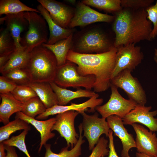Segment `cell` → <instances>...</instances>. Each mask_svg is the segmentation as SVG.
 <instances>
[{
  "label": "cell",
  "mask_w": 157,
  "mask_h": 157,
  "mask_svg": "<svg viewBox=\"0 0 157 157\" xmlns=\"http://www.w3.org/2000/svg\"><path fill=\"white\" fill-rule=\"evenodd\" d=\"M112 28L115 34V47L150 41L153 27L147 18L146 9L123 8L114 14Z\"/></svg>",
  "instance_id": "cell-1"
},
{
  "label": "cell",
  "mask_w": 157,
  "mask_h": 157,
  "mask_svg": "<svg viewBox=\"0 0 157 157\" xmlns=\"http://www.w3.org/2000/svg\"><path fill=\"white\" fill-rule=\"evenodd\" d=\"M117 51L115 47L108 52L100 53H79L70 50L67 60L77 65L78 72L80 75H94L96 81L94 91L101 92L110 87Z\"/></svg>",
  "instance_id": "cell-2"
},
{
  "label": "cell",
  "mask_w": 157,
  "mask_h": 157,
  "mask_svg": "<svg viewBox=\"0 0 157 157\" xmlns=\"http://www.w3.org/2000/svg\"><path fill=\"white\" fill-rule=\"evenodd\" d=\"M114 42L109 31L95 23L73 33L70 50L79 53H102L115 47Z\"/></svg>",
  "instance_id": "cell-3"
},
{
  "label": "cell",
  "mask_w": 157,
  "mask_h": 157,
  "mask_svg": "<svg viewBox=\"0 0 157 157\" xmlns=\"http://www.w3.org/2000/svg\"><path fill=\"white\" fill-rule=\"evenodd\" d=\"M58 67L53 53L42 44L32 50L25 68L32 82L50 83L54 81Z\"/></svg>",
  "instance_id": "cell-4"
},
{
  "label": "cell",
  "mask_w": 157,
  "mask_h": 157,
  "mask_svg": "<svg viewBox=\"0 0 157 157\" xmlns=\"http://www.w3.org/2000/svg\"><path fill=\"white\" fill-rule=\"evenodd\" d=\"M34 12L24 13L28 27L25 34L21 37L22 47L31 51L35 47L47 42L49 31L47 24L42 17Z\"/></svg>",
  "instance_id": "cell-5"
},
{
  "label": "cell",
  "mask_w": 157,
  "mask_h": 157,
  "mask_svg": "<svg viewBox=\"0 0 157 157\" xmlns=\"http://www.w3.org/2000/svg\"><path fill=\"white\" fill-rule=\"evenodd\" d=\"M95 81V76L93 75H80L78 72L77 65L67 61L65 64L58 67L53 82L59 86L65 88L83 87L91 90L93 88Z\"/></svg>",
  "instance_id": "cell-6"
},
{
  "label": "cell",
  "mask_w": 157,
  "mask_h": 157,
  "mask_svg": "<svg viewBox=\"0 0 157 157\" xmlns=\"http://www.w3.org/2000/svg\"><path fill=\"white\" fill-rule=\"evenodd\" d=\"M131 72L126 69L111 79V84L123 89L129 99L137 105L144 106L147 99L145 92L138 79L134 77Z\"/></svg>",
  "instance_id": "cell-7"
},
{
  "label": "cell",
  "mask_w": 157,
  "mask_h": 157,
  "mask_svg": "<svg viewBox=\"0 0 157 157\" xmlns=\"http://www.w3.org/2000/svg\"><path fill=\"white\" fill-rule=\"evenodd\" d=\"M110 87L111 94L108 101L104 104L97 106L96 110L102 117L106 119L113 115L122 119L137 105L134 101L123 97L115 86L111 84Z\"/></svg>",
  "instance_id": "cell-8"
},
{
  "label": "cell",
  "mask_w": 157,
  "mask_h": 157,
  "mask_svg": "<svg viewBox=\"0 0 157 157\" xmlns=\"http://www.w3.org/2000/svg\"><path fill=\"white\" fill-rule=\"evenodd\" d=\"M81 114L83 117L81 124L84 132L83 136L88 141L89 149L92 150L102 134H105L108 137L110 129L106 119L99 117L97 112L92 115L87 114L85 112Z\"/></svg>",
  "instance_id": "cell-9"
},
{
  "label": "cell",
  "mask_w": 157,
  "mask_h": 157,
  "mask_svg": "<svg viewBox=\"0 0 157 157\" xmlns=\"http://www.w3.org/2000/svg\"><path fill=\"white\" fill-rule=\"evenodd\" d=\"M135 44L122 45L117 48L116 61L111 79L124 69L132 72L141 63L144 55L140 47Z\"/></svg>",
  "instance_id": "cell-10"
},
{
  "label": "cell",
  "mask_w": 157,
  "mask_h": 157,
  "mask_svg": "<svg viewBox=\"0 0 157 157\" xmlns=\"http://www.w3.org/2000/svg\"><path fill=\"white\" fill-rule=\"evenodd\" d=\"M74 16L68 28H73L79 26L83 27L99 22H113L114 15L104 14L95 10L81 1H77Z\"/></svg>",
  "instance_id": "cell-11"
},
{
  "label": "cell",
  "mask_w": 157,
  "mask_h": 157,
  "mask_svg": "<svg viewBox=\"0 0 157 157\" xmlns=\"http://www.w3.org/2000/svg\"><path fill=\"white\" fill-rule=\"evenodd\" d=\"M79 113L69 110L57 114L56 122L51 131H56L66 140L67 146L73 148L77 143L79 137L74 127V120Z\"/></svg>",
  "instance_id": "cell-12"
},
{
  "label": "cell",
  "mask_w": 157,
  "mask_h": 157,
  "mask_svg": "<svg viewBox=\"0 0 157 157\" xmlns=\"http://www.w3.org/2000/svg\"><path fill=\"white\" fill-rule=\"evenodd\" d=\"M49 12L53 21L64 28H68L73 17L75 8L55 0H38Z\"/></svg>",
  "instance_id": "cell-13"
},
{
  "label": "cell",
  "mask_w": 157,
  "mask_h": 157,
  "mask_svg": "<svg viewBox=\"0 0 157 157\" xmlns=\"http://www.w3.org/2000/svg\"><path fill=\"white\" fill-rule=\"evenodd\" d=\"M98 94L90 98L87 101L79 104L72 103L68 106H61L56 104L52 107L47 108L43 113L36 117L38 120L46 119L49 116L62 113L67 111L73 110L77 111L80 114L88 111L90 112H94L96 108L100 106L103 102L102 98H99Z\"/></svg>",
  "instance_id": "cell-14"
},
{
  "label": "cell",
  "mask_w": 157,
  "mask_h": 157,
  "mask_svg": "<svg viewBox=\"0 0 157 157\" xmlns=\"http://www.w3.org/2000/svg\"><path fill=\"white\" fill-rule=\"evenodd\" d=\"M151 107L137 105L122 119L124 125H131L139 123L145 126L149 131H157V118L154 117L157 115V110L150 111Z\"/></svg>",
  "instance_id": "cell-15"
},
{
  "label": "cell",
  "mask_w": 157,
  "mask_h": 157,
  "mask_svg": "<svg viewBox=\"0 0 157 157\" xmlns=\"http://www.w3.org/2000/svg\"><path fill=\"white\" fill-rule=\"evenodd\" d=\"M131 126L136 133L135 140L137 152L157 156V137L155 133L136 123Z\"/></svg>",
  "instance_id": "cell-16"
},
{
  "label": "cell",
  "mask_w": 157,
  "mask_h": 157,
  "mask_svg": "<svg viewBox=\"0 0 157 157\" xmlns=\"http://www.w3.org/2000/svg\"><path fill=\"white\" fill-rule=\"evenodd\" d=\"M109 127L122 143V149L121 152L122 157H130L129 151L132 148H136L135 140L132 134L129 133L124 127L122 119L115 115L106 118Z\"/></svg>",
  "instance_id": "cell-17"
},
{
  "label": "cell",
  "mask_w": 157,
  "mask_h": 157,
  "mask_svg": "<svg viewBox=\"0 0 157 157\" xmlns=\"http://www.w3.org/2000/svg\"><path fill=\"white\" fill-rule=\"evenodd\" d=\"M24 12L5 15L0 19V24L4 23L15 41L16 49L23 48L20 44L22 33L28 30V23L24 16Z\"/></svg>",
  "instance_id": "cell-18"
},
{
  "label": "cell",
  "mask_w": 157,
  "mask_h": 157,
  "mask_svg": "<svg viewBox=\"0 0 157 157\" xmlns=\"http://www.w3.org/2000/svg\"><path fill=\"white\" fill-rule=\"evenodd\" d=\"M15 119H19L33 126L40 133V142L38 152H40L43 146L49 139L54 137L55 134L51 132L52 127L56 122L55 117H52L44 121L40 120L24 114L22 112L16 113Z\"/></svg>",
  "instance_id": "cell-19"
},
{
  "label": "cell",
  "mask_w": 157,
  "mask_h": 157,
  "mask_svg": "<svg viewBox=\"0 0 157 157\" xmlns=\"http://www.w3.org/2000/svg\"><path fill=\"white\" fill-rule=\"evenodd\" d=\"M40 13L45 19L47 24L49 36L47 43L52 44L62 40L68 38L75 31L74 28H64L60 26L53 20L49 12L42 5L37 7Z\"/></svg>",
  "instance_id": "cell-20"
},
{
  "label": "cell",
  "mask_w": 157,
  "mask_h": 157,
  "mask_svg": "<svg viewBox=\"0 0 157 157\" xmlns=\"http://www.w3.org/2000/svg\"><path fill=\"white\" fill-rule=\"evenodd\" d=\"M49 83L56 95L58 104L60 105L66 106L71 100L76 98H90L97 94L94 91L80 88H77L76 91H72L59 86L53 81Z\"/></svg>",
  "instance_id": "cell-21"
},
{
  "label": "cell",
  "mask_w": 157,
  "mask_h": 157,
  "mask_svg": "<svg viewBox=\"0 0 157 157\" xmlns=\"http://www.w3.org/2000/svg\"><path fill=\"white\" fill-rule=\"evenodd\" d=\"M0 122L5 125L10 122L12 114L22 111L24 103L16 99L11 93L0 94Z\"/></svg>",
  "instance_id": "cell-22"
},
{
  "label": "cell",
  "mask_w": 157,
  "mask_h": 157,
  "mask_svg": "<svg viewBox=\"0 0 157 157\" xmlns=\"http://www.w3.org/2000/svg\"><path fill=\"white\" fill-rule=\"evenodd\" d=\"M28 85L34 90L47 108L58 104L57 97L49 83L31 82Z\"/></svg>",
  "instance_id": "cell-23"
},
{
  "label": "cell",
  "mask_w": 157,
  "mask_h": 157,
  "mask_svg": "<svg viewBox=\"0 0 157 157\" xmlns=\"http://www.w3.org/2000/svg\"><path fill=\"white\" fill-rule=\"evenodd\" d=\"M31 52L23 47L16 49L7 63L0 68L1 73L4 75L15 69L25 68L30 58Z\"/></svg>",
  "instance_id": "cell-24"
},
{
  "label": "cell",
  "mask_w": 157,
  "mask_h": 157,
  "mask_svg": "<svg viewBox=\"0 0 157 157\" xmlns=\"http://www.w3.org/2000/svg\"><path fill=\"white\" fill-rule=\"evenodd\" d=\"M73 34L68 38L60 40L54 44L43 43L42 45L50 50L54 55L58 67L65 64L67 62V57L71 49Z\"/></svg>",
  "instance_id": "cell-25"
},
{
  "label": "cell",
  "mask_w": 157,
  "mask_h": 157,
  "mask_svg": "<svg viewBox=\"0 0 157 157\" xmlns=\"http://www.w3.org/2000/svg\"><path fill=\"white\" fill-rule=\"evenodd\" d=\"M78 128L79 137L77 143L73 148L68 150L69 147L67 146L62 149L60 152L57 154L51 151L50 144H46L44 146L46 150L44 157H80L81 154V146L85 140L82 135L83 130L81 123L78 126Z\"/></svg>",
  "instance_id": "cell-26"
},
{
  "label": "cell",
  "mask_w": 157,
  "mask_h": 157,
  "mask_svg": "<svg viewBox=\"0 0 157 157\" xmlns=\"http://www.w3.org/2000/svg\"><path fill=\"white\" fill-rule=\"evenodd\" d=\"M26 12L40 13L37 9L30 7L19 0H1L0 15L16 14Z\"/></svg>",
  "instance_id": "cell-27"
},
{
  "label": "cell",
  "mask_w": 157,
  "mask_h": 157,
  "mask_svg": "<svg viewBox=\"0 0 157 157\" xmlns=\"http://www.w3.org/2000/svg\"><path fill=\"white\" fill-rule=\"evenodd\" d=\"M30 129L28 123L21 119H15L0 128V143L9 139L11 135L17 131H29Z\"/></svg>",
  "instance_id": "cell-28"
},
{
  "label": "cell",
  "mask_w": 157,
  "mask_h": 157,
  "mask_svg": "<svg viewBox=\"0 0 157 157\" xmlns=\"http://www.w3.org/2000/svg\"><path fill=\"white\" fill-rule=\"evenodd\" d=\"M81 1L89 6L113 14L122 9L121 0H83Z\"/></svg>",
  "instance_id": "cell-29"
},
{
  "label": "cell",
  "mask_w": 157,
  "mask_h": 157,
  "mask_svg": "<svg viewBox=\"0 0 157 157\" xmlns=\"http://www.w3.org/2000/svg\"><path fill=\"white\" fill-rule=\"evenodd\" d=\"M46 108L38 96L33 97L24 103L22 111L28 117L35 118L43 113Z\"/></svg>",
  "instance_id": "cell-30"
},
{
  "label": "cell",
  "mask_w": 157,
  "mask_h": 157,
  "mask_svg": "<svg viewBox=\"0 0 157 157\" xmlns=\"http://www.w3.org/2000/svg\"><path fill=\"white\" fill-rule=\"evenodd\" d=\"M2 75L17 85H28L32 82L29 73L26 68L15 69Z\"/></svg>",
  "instance_id": "cell-31"
},
{
  "label": "cell",
  "mask_w": 157,
  "mask_h": 157,
  "mask_svg": "<svg viewBox=\"0 0 157 157\" xmlns=\"http://www.w3.org/2000/svg\"><path fill=\"white\" fill-rule=\"evenodd\" d=\"M16 49L15 41L10 32L6 28L1 29L0 55L14 51Z\"/></svg>",
  "instance_id": "cell-32"
},
{
  "label": "cell",
  "mask_w": 157,
  "mask_h": 157,
  "mask_svg": "<svg viewBox=\"0 0 157 157\" xmlns=\"http://www.w3.org/2000/svg\"><path fill=\"white\" fill-rule=\"evenodd\" d=\"M11 93L16 99L23 103L38 96L34 90L27 85H17Z\"/></svg>",
  "instance_id": "cell-33"
},
{
  "label": "cell",
  "mask_w": 157,
  "mask_h": 157,
  "mask_svg": "<svg viewBox=\"0 0 157 157\" xmlns=\"http://www.w3.org/2000/svg\"><path fill=\"white\" fill-rule=\"evenodd\" d=\"M29 131L24 130L19 134L13 136L10 138L3 142L5 145L16 147L24 153L27 157H31L28 153L25 142L26 136Z\"/></svg>",
  "instance_id": "cell-34"
},
{
  "label": "cell",
  "mask_w": 157,
  "mask_h": 157,
  "mask_svg": "<svg viewBox=\"0 0 157 157\" xmlns=\"http://www.w3.org/2000/svg\"><path fill=\"white\" fill-rule=\"evenodd\" d=\"M147 18L153 25L151 34L150 41L157 37V0L155 4L151 5L146 9Z\"/></svg>",
  "instance_id": "cell-35"
},
{
  "label": "cell",
  "mask_w": 157,
  "mask_h": 157,
  "mask_svg": "<svg viewBox=\"0 0 157 157\" xmlns=\"http://www.w3.org/2000/svg\"><path fill=\"white\" fill-rule=\"evenodd\" d=\"M108 140L104 137H100L88 157H104L108 155Z\"/></svg>",
  "instance_id": "cell-36"
},
{
  "label": "cell",
  "mask_w": 157,
  "mask_h": 157,
  "mask_svg": "<svg viewBox=\"0 0 157 157\" xmlns=\"http://www.w3.org/2000/svg\"><path fill=\"white\" fill-rule=\"evenodd\" d=\"M122 8L138 9H146L154 2L153 0H121Z\"/></svg>",
  "instance_id": "cell-37"
},
{
  "label": "cell",
  "mask_w": 157,
  "mask_h": 157,
  "mask_svg": "<svg viewBox=\"0 0 157 157\" xmlns=\"http://www.w3.org/2000/svg\"><path fill=\"white\" fill-rule=\"evenodd\" d=\"M17 85L3 75L0 76V94L11 93Z\"/></svg>",
  "instance_id": "cell-38"
},
{
  "label": "cell",
  "mask_w": 157,
  "mask_h": 157,
  "mask_svg": "<svg viewBox=\"0 0 157 157\" xmlns=\"http://www.w3.org/2000/svg\"><path fill=\"white\" fill-rule=\"evenodd\" d=\"M109 144L108 145L109 152L108 157H119L116 151L114 142L113 132L111 129L109 131L108 136Z\"/></svg>",
  "instance_id": "cell-39"
},
{
  "label": "cell",
  "mask_w": 157,
  "mask_h": 157,
  "mask_svg": "<svg viewBox=\"0 0 157 157\" xmlns=\"http://www.w3.org/2000/svg\"><path fill=\"white\" fill-rule=\"evenodd\" d=\"M14 51L0 55V68L7 63Z\"/></svg>",
  "instance_id": "cell-40"
},
{
  "label": "cell",
  "mask_w": 157,
  "mask_h": 157,
  "mask_svg": "<svg viewBox=\"0 0 157 157\" xmlns=\"http://www.w3.org/2000/svg\"><path fill=\"white\" fill-rule=\"evenodd\" d=\"M5 147L7 151L6 157H19L14 147L5 145Z\"/></svg>",
  "instance_id": "cell-41"
},
{
  "label": "cell",
  "mask_w": 157,
  "mask_h": 157,
  "mask_svg": "<svg viewBox=\"0 0 157 157\" xmlns=\"http://www.w3.org/2000/svg\"><path fill=\"white\" fill-rule=\"evenodd\" d=\"M5 145L2 142L0 143V157H6V154L5 152Z\"/></svg>",
  "instance_id": "cell-42"
},
{
  "label": "cell",
  "mask_w": 157,
  "mask_h": 157,
  "mask_svg": "<svg viewBox=\"0 0 157 157\" xmlns=\"http://www.w3.org/2000/svg\"><path fill=\"white\" fill-rule=\"evenodd\" d=\"M136 157H157V156H150L144 154L137 152L135 154Z\"/></svg>",
  "instance_id": "cell-43"
},
{
  "label": "cell",
  "mask_w": 157,
  "mask_h": 157,
  "mask_svg": "<svg viewBox=\"0 0 157 157\" xmlns=\"http://www.w3.org/2000/svg\"><path fill=\"white\" fill-rule=\"evenodd\" d=\"M154 54V60L157 63V49H155Z\"/></svg>",
  "instance_id": "cell-44"
}]
</instances>
